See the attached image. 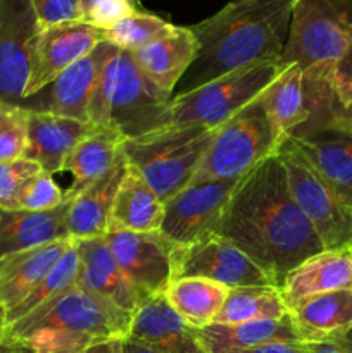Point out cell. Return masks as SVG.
<instances>
[{"mask_svg": "<svg viewBox=\"0 0 352 353\" xmlns=\"http://www.w3.org/2000/svg\"><path fill=\"white\" fill-rule=\"evenodd\" d=\"M207 353H238L269 341H300L292 317L251 321L238 324H209L199 330Z\"/></svg>", "mask_w": 352, "mask_h": 353, "instance_id": "28", "label": "cell"}, {"mask_svg": "<svg viewBox=\"0 0 352 353\" xmlns=\"http://www.w3.org/2000/svg\"><path fill=\"white\" fill-rule=\"evenodd\" d=\"M133 314L76 285L45 309L6 327V341H21L37 353L85 350L100 341L128 338Z\"/></svg>", "mask_w": 352, "mask_h": 353, "instance_id": "3", "label": "cell"}, {"mask_svg": "<svg viewBox=\"0 0 352 353\" xmlns=\"http://www.w3.org/2000/svg\"><path fill=\"white\" fill-rule=\"evenodd\" d=\"M38 28L30 0H0V102L24 107Z\"/></svg>", "mask_w": 352, "mask_h": 353, "instance_id": "14", "label": "cell"}, {"mask_svg": "<svg viewBox=\"0 0 352 353\" xmlns=\"http://www.w3.org/2000/svg\"><path fill=\"white\" fill-rule=\"evenodd\" d=\"M128 172L124 155L106 176L72 199L68 212V234L72 241L106 236L110 226L116 193Z\"/></svg>", "mask_w": 352, "mask_h": 353, "instance_id": "22", "label": "cell"}, {"mask_svg": "<svg viewBox=\"0 0 352 353\" xmlns=\"http://www.w3.org/2000/svg\"><path fill=\"white\" fill-rule=\"evenodd\" d=\"M283 69L280 61L262 62L176 93L159 110L145 133L192 126L216 130L257 99Z\"/></svg>", "mask_w": 352, "mask_h": 353, "instance_id": "4", "label": "cell"}, {"mask_svg": "<svg viewBox=\"0 0 352 353\" xmlns=\"http://www.w3.org/2000/svg\"><path fill=\"white\" fill-rule=\"evenodd\" d=\"M128 338L161 353H207L199 338V330L176 314L164 293L147 296L138 303Z\"/></svg>", "mask_w": 352, "mask_h": 353, "instance_id": "15", "label": "cell"}, {"mask_svg": "<svg viewBox=\"0 0 352 353\" xmlns=\"http://www.w3.org/2000/svg\"><path fill=\"white\" fill-rule=\"evenodd\" d=\"M78 271H79V255L76 250L75 241L71 247L64 252L57 264L54 265L50 272L40 281V285L23 300L17 307L6 314V327L37 310L45 309L55 300L61 299L66 292L75 288L78 285Z\"/></svg>", "mask_w": 352, "mask_h": 353, "instance_id": "33", "label": "cell"}, {"mask_svg": "<svg viewBox=\"0 0 352 353\" xmlns=\"http://www.w3.org/2000/svg\"><path fill=\"white\" fill-rule=\"evenodd\" d=\"M71 243L72 240H59L3 257L0 264V309L7 314L19 305L54 269Z\"/></svg>", "mask_w": 352, "mask_h": 353, "instance_id": "24", "label": "cell"}, {"mask_svg": "<svg viewBox=\"0 0 352 353\" xmlns=\"http://www.w3.org/2000/svg\"><path fill=\"white\" fill-rule=\"evenodd\" d=\"M306 79L313 97V114L306 126L293 134L335 131L352 137V88L328 85L324 74L306 72Z\"/></svg>", "mask_w": 352, "mask_h": 353, "instance_id": "31", "label": "cell"}, {"mask_svg": "<svg viewBox=\"0 0 352 353\" xmlns=\"http://www.w3.org/2000/svg\"><path fill=\"white\" fill-rule=\"evenodd\" d=\"M64 192L54 181L50 172L41 171L35 178L28 181L17 200L16 210H28V212H43L52 210L64 202Z\"/></svg>", "mask_w": 352, "mask_h": 353, "instance_id": "37", "label": "cell"}, {"mask_svg": "<svg viewBox=\"0 0 352 353\" xmlns=\"http://www.w3.org/2000/svg\"><path fill=\"white\" fill-rule=\"evenodd\" d=\"M330 343H333L335 347H338V350L342 353H352V327H349L347 331H344V333L331 338Z\"/></svg>", "mask_w": 352, "mask_h": 353, "instance_id": "44", "label": "cell"}, {"mask_svg": "<svg viewBox=\"0 0 352 353\" xmlns=\"http://www.w3.org/2000/svg\"><path fill=\"white\" fill-rule=\"evenodd\" d=\"M85 350H68V352H57V353H83Z\"/></svg>", "mask_w": 352, "mask_h": 353, "instance_id": "49", "label": "cell"}, {"mask_svg": "<svg viewBox=\"0 0 352 353\" xmlns=\"http://www.w3.org/2000/svg\"><path fill=\"white\" fill-rule=\"evenodd\" d=\"M100 41H104V31L83 19L38 28L31 45L24 103L47 88L64 69L88 55Z\"/></svg>", "mask_w": 352, "mask_h": 353, "instance_id": "13", "label": "cell"}, {"mask_svg": "<svg viewBox=\"0 0 352 353\" xmlns=\"http://www.w3.org/2000/svg\"><path fill=\"white\" fill-rule=\"evenodd\" d=\"M104 238L141 300L166 293L175 279V245L161 231L137 233L110 224Z\"/></svg>", "mask_w": 352, "mask_h": 353, "instance_id": "10", "label": "cell"}, {"mask_svg": "<svg viewBox=\"0 0 352 353\" xmlns=\"http://www.w3.org/2000/svg\"><path fill=\"white\" fill-rule=\"evenodd\" d=\"M293 6L295 0H231L190 26L199 43L188 69L192 88L247 65L280 61Z\"/></svg>", "mask_w": 352, "mask_h": 353, "instance_id": "2", "label": "cell"}, {"mask_svg": "<svg viewBox=\"0 0 352 353\" xmlns=\"http://www.w3.org/2000/svg\"><path fill=\"white\" fill-rule=\"evenodd\" d=\"M328 85L337 88H352V41L347 45L344 54L333 62L324 74Z\"/></svg>", "mask_w": 352, "mask_h": 353, "instance_id": "40", "label": "cell"}, {"mask_svg": "<svg viewBox=\"0 0 352 353\" xmlns=\"http://www.w3.org/2000/svg\"><path fill=\"white\" fill-rule=\"evenodd\" d=\"M280 290L289 309L307 296L352 290V247L311 255L289 272Z\"/></svg>", "mask_w": 352, "mask_h": 353, "instance_id": "20", "label": "cell"}, {"mask_svg": "<svg viewBox=\"0 0 352 353\" xmlns=\"http://www.w3.org/2000/svg\"><path fill=\"white\" fill-rule=\"evenodd\" d=\"M171 99L145 78L130 52L114 47L100 69L88 109V123L113 128L126 138L145 133Z\"/></svg>", "mask_w": 352, "mask_h": 353, "instance_id": "5", "label": "cell"}, {"mask_svg": "<svg viewBox=\"0 0 352 353\" xmlns=\"http://www.w3.org/2000/svg\"><path fill=\"white\" fill-rule=\"evenodd\" d=\"M278 155L285 165L293 200L314 228L324 250L352 247V207L286 138Z\"/></svg>", "mask_w": 352, "mask_h": 353, "instance_id": "9", "label": "cell"}, {"mask_svg": "<svg viewBox=\"0 0 352 353\" xmlns=\"http://www.w3.org/2000/svg\"><path fill=\"white\" fill-rule=\"evenodd\" d=\"M309 345V353H342L338 347H335L330 341H323V343H307Z\"/></svg>", "mask_w": 352, "mask_h": 353, "instance_id": "46", "label": "cell"}, {"mask_svg": "<svg viewBox=\"0 0 352 353\" xmlns=\"http://www.w3.org/2000/svg\"><path fill=\"white\" fill-rule=\"evenodd\" d=\"M3 336H6V312L0 309V343L3 341Z\"/></svg>", "mask_w": 352, "mask_h": 353, "instance_id": "48", "label": "cell"}, {"mask_svg": "<svg viewBox=\"0 0 352 353\" xmlns=\"http://www.w3.org/2000/svg\"><path fill=\"white\" fill-rule=\"evenodd\" d=\"M214 233L245 252L278 288L290 271L324 250L293 200L278 154L240 179Z\"/></svg>", "mask_w": 352, "mask_h": 353, "instance_id": "1", "label": "cell"}, {"mask_svg": "<svg viewBox=\"0 0 352 353\" xmlns=\"http://www.w3.org/2000/svg\"><path fill=\"white\" fill-rule=\"evenodd\" d=\"M2 261H3V257H0V264H2Z\"/></svg>", "mask_w": 352, "mask_h": 353, "instance_id": "50", "label": "cell"}, {"mask_svg": "<svg viewBox=\"0 0 352 353\" xmlns=\"http://www.w3.org/2000/svg\"><path fill=\"white\" fill-rule=\"evenodd\" d=\"M240 179L192 183L164 203L161 233L176 247H186L216 231Z\"/></svg>", "mask_w": 352, "mask_h": 353, "instance_id": "12", "label": "cell"}, {"mask_svg": "<svg viewBox=\"0 0 352 353\" xmlns=\"http://www.w3.org/2000/svg\"><path fill=\"white\" fill-rule=\"evenodd\" d=\"M238 353H309V345L304 341H269Z\"/></svg>", "mask_w": 352, "mask_h": 353, "instance_id": "41", "label": "cell"}, {"mask_svg": "<svg viewBox=\"0 0 352 353\" xmlns=\"http://www.w3.org/2000/svg\"><path fill=\"white\" fill-rule=\"evenodd\" d=\"M40 26L83 19L79 0H30Z\"/></svg>", "mask_w": 352, "mask_h": 353, "instance_id": "39", "label": "cell"}, {"mask_svg": "<svg viewBox=\"0 0 352 353\" xmlns=\"http://www.w3.org/2000/svg\"><path fill=\"white\" fill-rule=\"evenodd\" d=\"M0 353H37L31 347L21 341H6L0 343Z\"/></svg>", "mask_w": 352, "mask_h": 353, "instance_id": "45", "label": "cell"}, {"mask_svg": "<svg viewBox=\"0 0 352 353\" xmlns=\"http://www.w3.org/2000/svg\"><path fill=\"white\" fill-rule=\"evenodd\" d=\"M266 114L282 140L302 130L313 114L306 72L297 65L283 69L259 95Z\"/></svg>", "mask_w": 352, "mask_h": 353, "instance_id": "25", "label": "cell"}, {"mask_svg": "<svg viewBox=\"0 0 352 353\" xmlns=\"http://www.w3.org/2000/svg\"><path fill=\"white\" fill-rule=\"evenodd\" d=\"M124 134L113 128H97L83 138L66 159L62 171L72 176L71 186L64 192V199H76L83 190L106 176L121 159V145Z\"/></svg>", "mask_w": 352, "mask_h": 353, "instance_id": "27", "label": "cell"}, {"mask_svg": "<svg viewBox=\"0 0 352 353\" xmlns=\"http://www.w3.org/2000/svg\"><path fill=\"white\" fill-rule=\"evenodd\" d=\"M75 245L79 255L78 286L133 314L141 296L121 272L106 238L79 240L75 241Z\"/></svg>", "mask_w": 352, "mask_h": 353, "instance_id": "18", "label": "cell"}, {"mask_svg": "<svg viewBox=\"0 0 352 353\" xmlns=\"http://www.w3.org/2000/svg\"><path fill=\"white\" fill-rule=\"evenodd\" d=\"M286 140L352 207V137L335 131L293 134Z\"/></svg>", "mask_w": 352, "mask_h": 353, "instance_id": "23", "label": "cell"}, {"mask_svg": "<svg viewBox=\"0 0 352 353\" xmlns=\"http://www.w3.org/2000/svg\"><path fill=\"white\" fill-rule=\"evenodd\" d=\"M282 143V137L257 97L216 128L192 183L242 179L266 159L278 154Z\"/></svg>", "mask_w": 352, "mask_h": 353, "instance_id": "7", "label": "cell"}, {"mask_svg": "<svg viewBox=\"0 0 352 353\" xmlns=\"http://www.w3.org/2000/svg\"><path fill=\"white\" fill-rule=\"evenodd\" d=\"M138 10V0H99L85 14L83 21L106 31Z\"/></svg>", "mask_w": 352, "mask_h": 353, "instance_id": "38", "label": "cell"}, {"mask_svg": "<svg viewBox=\"0 0 352 353\" xmlns=\"http://www.w3.org/2000/svg\"><path fill=\"white\" fill-rule=\"evenodd\" d=\"M199 43L192 30L173 24L168 33L130 54L145 78L162 93L173 97L178 81L195 61Z\"/></svg>", "mask_w": 352, "mask_h": 353, "instance_id": "16", "label": "cell"}, {"mask_svg": "<svg viewBox=\"0 0 352 353\" xmlns=\"http://www.w3.org/2000/svg\"><path fill=\"white\" fill-rule=\"evenodd\" d=\"M182 278L209 279L230 290L276 286L245 252L217 233L206 234L186 247L175 245V279Z\"/></svg>", "mask_w": 352, "mask_h": 353, "instance_id": "11", "label": "cell"}, {"mask_svg": "<svg viewBox=\"0 0 352 353\" xmlns=\"http://www.w3.org/2000/svg\"><path fill=\"white\" fill-rule=\"evenodd\" d=\"M171 28L173 24L162 17L138 10V12L124 17L123 21L104 31V40L113 43L114 47L121 48V50L135 52L137 48L147 45L148 41L168 33Z\"/></svg>", "mask_w": 352, "mask_h": 353, "instance_id": "34", "label": "cell"}, {"mask_svg": "<svg viewBox=\"0 0 352 353\" xmlns=\"http://www.w3.org/2000/svg\"><path fill=\"white\" fill-rule=\"evenodd\" d=\"M114 50L109 41H100L88 55L76 61L48 85L50 97L45 110L88 123V109L104 62Z\"/></svg>", "mask_w": 352, "mask_h": 353, "instance_id": "19", "label": "cell"}, {"mask_svg": "<svg viewBox=\"0 0 352 353\" xmlns=\"http://www.w3.org/2000/svg\"><path fill=\"white\" fill-rule=\"evenodd\" d=\"M99 2V0H79V6H81V12H83V17H85V14L88 12L90 9H92L95 3Z\"/></svg>", "mask_w": 352, "mask_h": 353, "instance_id": "47", "label": "cell"}, {"mask_svg": "<svg viewBox=\"0 0 352 353\" xmlns=\"http://www.w3.org/2000/svg\"><path fill=\"white\" fill-rule=\"evenodd\" d=\"M285 316H289V305L283 300L282 290L276 286H245L228 292L214 323L238 324Z\"/></svg>", "mask_w": 352, "mask_h": 353, "instance_id": "32", "label": "cell"}, {"mask_svg": "<svg viewBox=\"0 0 352 353\" xmlns=\"http://www.w3.org/2000/svg\"><path fill=\"white\" fill-rule=\"evenodd\" d=\"M26 107L0 102V162L24 157L28 143Z\"/></svg>", "mask_w": 352, "mask_h": 353, "instance_id": "35", "label": "cell"}, {"mask_svg": "<svg viewBox=\"0 0 352 353\" xmlns=\"http://www.w3.org/2000/svg\"><path fill=\"white\" fill-rule=\"evenodd\" d=\"M352 41V0H295L282 68L328 72Z\"/></svg>", "mask_w": 352, "mask_h": 353, "instance_id": "8", "label": "cell"}, {"mask_svg": "<svg viewBox=\"0 0 352 353\" xmlns=\"http://www.w3.org/2000/svg\"><path fill=\"white\" fill-rule=\"evenodd\" d=\"M121 353H161L155 348L147 347L144 343H138V341L130 340V338H124L121 340Z\"/></svg>", "mask_w": 352, "mask_h": 353, "instance_id": "43", "label": "cell"}, {"mask_svg": "<svg viewBox=\"0 0 352 353\" xmlns=\"http://www.w3.org/2000/svg\"><path fill=\"white\" fill-rule=\"evenodd\" d=\"M72 199L43 212L0 209V257L21 254L59 240H71L68 234V212Z\"/></svg>", "mask_w": 352, "mask_h": 353, "instance_id": "21", "label": "cell"}, {"mask_svg": "<svg viewBox=\"0 0 352 353\" xmlns=\"http://www.w3.org/2000/svg\"><path fill=\"white\" fill-rule=\"evenodd\" d=\"M162 219L164 202L133 169L128 168L114 199L110 224L137 233H150L161 230Z\"/></svg>", "mask_w": 352, "mask_h": 353, "instance_id": "29", "label": "cell"}, {"mask_svg": "<svg viewBox=\"0 0 352 353\" xmlns=\"http://www.w3.org/2000/svg\"><path fill=\"white\" fill-rule=\"evenodd\" d=\"M214 131L202 126L148 131L124 138L121 152L128 168L166 203L192 183Z\"/></svg>", "mask_w": 352, "mask_h": 353, "instance_id": "6", "label": "cell"}, {"mask_svg": "<svg viewBox=\"0 0 352 353\" xmlns=\"http://www.w3.org/2000/svg\"><path fill=\"white\" fill-rule=\"evenodd\" d=\"M230 288L202 278L175 279L166 290L169 305L195 330L214 323Z\"/></svg>", "mask_w": 352, "mask_h": 353, "instance_id": "30", "label": "cell"}, {"mask_svg": "<svg viewBox=\"0 0 352 353\" xmlns=\"http://www.w3.org/2000/svg\"><path fill=\"white\" fill-rule=\"evenodd\" d=\"M299 340L323 343L352 327V290L302 299L289 309Z\"/></svg>", "mask_w": 352, "mask_h": 353, "instance_id": "26", "label": "cell"}, {"mask_svg": "<svg viewBox=\"0 0 352 353\" xmlns=\"http://www.w3.org/2000/svg\"><path fill=\"white\" fill-rule=\"evenodd\" d=\"M41 171L40 164L24 157L0 162V209L16 210L24 186Z\"/></svg>", "mask_w": 352, "mask_h": 353, "instance_id": "36", "label": "cell"}, {"mask_svg": "<svg viewBox=\"0 0 352 353\" xmlns=\"http://www.w3.org/2000/svg\"><path fill=\"white\" fill-rule=\"evenodd\" d=\"M83 353H121V340L93 343L90 347H86Z\"/></svg>", "mask_w": 352, "mask_h": 353, "instance_id": "42", "label": "cell"}, {"mask_svg": "<svg viewBox=\"0 0 352 353\" xmlns=\"http://www.w3.org/2000/svg\"><path fill=\"white\" fill-rule=\"evenodd\" d=\"M95 126L47 110H30L24 159L35 161L50 174L62 171L66 159Z\"/></svg>", "mask_w": 352, "mask_h": 353, "instance_id": "17", "label": "cell"}]
</instances>
